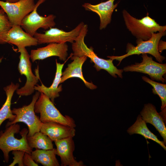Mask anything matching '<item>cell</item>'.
Wrapping results in <instances>:
<instances>
[{
	"instance_id": "cell-1",
	"label": "cell",
	"mask_w": 166,
	"mask_h": 166,
	"mask_svg": "<svg viewBox=\"0 0 166 166\" xmlns=\"http://www.w3.org/2000/svg\"><path fill=\"white\" fill-rule=\"evenodd\" d=\"M88 31L87 25L84 24L81 33L75 41L72 43L73 53L71 54V59L76 57L85 56L89 58L94 65V67L97 71L104 69L115 78L118 77L122 78L123 69H118L113 63V60L104 59L99 57L93 51V48H88L84 42V38Z\"/></svg>"
},
{
	"instance_id": "cell-2",
	"label": "cell",
	"mask_w": 166,
	"mask_h": 166,
	"mask_svg": "<svg viewBox=\"0 0 166 166\" xmlns=\"http://www.w3.org/2000/svg\"><path fill=\"white\" fill-rule=\"evenodd\" d=\"M20 125L15 123L6 127L4 131L0 132V149L6 163L9 161V153L11 151L22 150L30 154L33 151L27 142L28 130L24 128L20 132Z\"/></svg>"
},
{
	"instance_id": "cell-3",
	"label": "cell",
	"mask_w": 166,
	"mask_h": 166,
	"mask_svg": "<svg viewBox=\"0 0 166 166\" xmlns=\"http://www.w3.org/2000/svg\"><path fill=\"white\" fill-rule=\"evenodd\" d=\"M122 15L127 28L137 39L147 41L153 33L166 31V26L160 25L148 14L140 19L131 16L125 10H123Z\"/></svg>"
},
{
	"instance_id": "cell-4",
	"label": "cell",
	"mask_w": 166,
	"mask_h": 166,
	"mask_svg": "<svg viewBox=\"0 0 166 166\" xmlns=\"http://www.w3.org/2000/svg\"><path fill=\"white\" fill-rule=\"evenodd\" d=\"M166 35V31L152 34L151 38L147 41L137 39L136 46L130 43L127 45L125 54L121 56H108L110 59L119 61V65L124 58L134 54L148 53L152 55L160 63H162L165 57L161 55L158 49V45L161 38Z\"/></svg>"
},
{
	"instance_id": "cell-5",
	"label": "cell",
	"mask_w": 166,
	"mask_h": 166,
	"mask_svg": "<svg viewBox=\"0 0 166 166\" xmlns=\"http://www.w3.org/2000/svg\"><path fill=\"white\" fill-rule=\"evenodd\" d=\"M35 113L40 115L39 119L42 123L54 122L73 128L76 127L73 118L67 115L63 116L54 106L50 99L40 93L34 107Z\"/></svg>"
},
{
	"instance_id": "cell-6",
	"label": "cell",
	"mask_w": 166,
	"mask_h": 166,
	"mask_svg": "<svg viewBox=\"0 0 166 166\" xmlns=\"http://www.w3.org/2000/svg\"><path fill=\"white\" fill-rule=\"evenodd\" d=\"M40 93L37 92L33 97L31 103L28 105L19 108H14L12 110L13 113L16 115L14 119L12 121H8L6 127L19 122L26 124L28 128L27 136L33 135L35 133L40 131L42 122L39 118L35 114L34 110L35 103L40 95Z\"/></svg>"
},
{
	"instance_id": "cell-7",
	"label": "cell",
	"mask_w": 166,
	"mask_h": 166,
	"mask_svg": "<svg viewBox=\"0 0 166 166\" xmlns=\"http://www.w3.org/2000/svg\"><path fill=\"white\" fill-rule=\"evenodd\" d=\"M18 49L20 53L18 69L21 75L26 76V80L23 87L16 90V93L20 96H28L34 92V87L40 80L38 70L36 69V75H34L30 61V56L26 49L25 47H18Z\"/></svg>"
},
{
	"instance_id": "cell-8",
	"label": "cell",
	"mask_w": 166,
	"mask_h": 166,
	"mask_svg": "<svg viewBox=\"0 0 166 166\" xmlns=\"http://www.w3.org/2000/svg\"><path fill=\"white\" fill-rule=\"evenodd\" d=\"M142 60L140 63L127 66L124 68L125 72H136L148 75L152 80L165 81L163 77L166 73V64L158 63L153 61L151 56L143 53Z\"/></svg>"
},
{
	"instance_id": "cell-9",
	"label": "cell",
	"mask_w": 166,
	"mask_h": 166,
	"mask_svg": "<svg viewBox=\"0 0 166 166\" xmlns=\"http://www.w3.org/2000/svg\"><path fill=\"white\" fill-rule=\"evenodd\" d=\"M46 0H38L34 10L26 15L22 20L20 26L25 31L34 37L37 30L40 28L47 30L53 27L56 25L54 19L56 16L50 14L46 17L40 15L37 12L39 6Z\"/></svg>"
},
{
	"instance_id": "cell-10",
	"label": "cell",
	"mask_w": 166,
	"mask_h": 166,
	"mask_svg": "<svg viewBox=\"0 0 166 166\" xmlns=\"http://www.w3.org/2000/svg\"><path fill=\"white\" fill-rule=\"evenodd\" d=\"M84 24L83 22H81L73 29L69 32L52 27L45 31L44 33L36 32L34 37L37 39L38 44L67 42L72 43L80 34Z\"/></svg>"
},
{
	"instance_id": "cell-11",
	"label": "cell",
	"mask_w": 166,
	"mask_h": 166,
	"mask_svg": "<svg viewBox=\"0 0 166 166\" xmlns=\"http://www.w3.org/2000/svg\"><path fill=\"white\" fill-rule=\"evenodd\" d=\"M34 0H20L10 3L0 0V6L7 15L13 26H20L24 18L35 6Z\"/></svg>"
},
{
	"instance_id": "cell-12",
	"label": "cell",
	"mask_w": 166,
	"mask_h": 166,
	"mask_svg": "<svg viewBox=\"0 0 166 166\" xmlns=\"http://www.w3.org/2000/svg\"><path fill=\"white\" fill-rule=\"evenodd\" d=\"M68 46L66 42L50 43L45 47L32 50L30 58L34 62L37 60L57 56L61 60L65 61L68 56Z\"/></svg>"
},
{
	"instance_id": "cell-13",
	"label": "cell",
	"mask_w": 166,
	"mask_h": 166,
	"mask_svg": "<svg viewBox=\"0 0 166 166\" xmlns=\"http://www.w3.org/2000/svg\"><path fill=\"white\" fill-rule=\"evenodd\" d=\"M72 137H69L54 141L56 146L57 155L61 159V166H84L81 160L77 161L73 152L75 144Z\"/></svg>"
},
{
	"instance_id": "cell-14",
	"label": "cell",
	"mask_w": 166,
	"mask_h": 166,
	"mask_svg": "<svg viewBox=\"0 0 166 166\" xmlns=\"http://www.w3.org/2000/svg\"><path fill=\"white\" fill-rule=\"evenodd\" d=\"M115 1L109 0L95 5L86 3L83 4L82 6L86 10L94 12L99 15V28L101 30L105 29L111 22L112 14L118 5V3L114 4Z\"/></svg>"
},
{
	"instance_id": "cell-15",
	"label": "cell",
	"mask_w": 166,
	"mask_h": 166,
	"mask_svg": "<svg viewBox=\"0 0 166 166\" xmlns=\"http://www.w3.org/2000/svg\"><path fill=\"white\" fill-rule=\"evenodd\" d=\"M40 132L53 141L69 137H73L76 133L75 128L54 122L42 123Z\"/></svg>"
},
{
	"instance_id": "cell-16",
	"label": "cell",
	"mask_w": 166,
	"mask_h": 166,
	"mask_svg": "<svg viewBox=\"0 0 166 166\" xmlns=\"http://www.w3.org/2000/svg\"><path fill=\"white\" fill-rule=\"evenodd\" d=\"M140 115L146 123L151 124L155 127L163 138L166 145L165 123L162 116L157 112L155 106L151 103L145 104L140 112Z\"/></svg>"
},
{
	"instance_id": "cell-17",
	"label": "cell",
	"mask_w": 166,
	"mask_h": 166,
	"mask_svg": "<svg viewBox=\"0 0 166 166\" xmlns=\"http://www.w3.org/2000/svg\"><path fill=\"white\" fill-rule=\"evenodd\" d=\"M87 58L85 56H82L73 58V61L68 64L67 67L62 73L60 83L70 78L76 77L81 79L87 88L91 89H96L97 86L92 82L87 81L85 79L82 74V66Z\"/></svg>"
},
{
	"instance_id": "cell-18",
	"label": "cell",
	"mask_w": 166,
	"mask_h": 166,
	"mask_svg": "<svg viewBox=\"0 0 166 166\" xmlns=\"http://www.w3.org/2000/svg\"><path fill=\"white\" fill-rule=\"evenodd\" d=\"M6 42L18 47L36 46L37 39L23 31L20 26H13L7 32Z\"/></svg>"
},
{
	"instance_id": "cell-19",
	"label": "cell",
	"mask_w": 166,
	"mask_h": 166,
	"mask_svg": "<svg viewBox=\"0 0 166 166\" xmlns=\"http://www.w3.org/2000/svg\"><path fill=\"white\" fill-rule=\"evenodd\" d=\"M56 70L55 77L52 85L47 87L42 83L41 85H38L34 87L35 90L42 93L47 96L53 102H54L55 98L59 96V93L62 91V89L61 85L58 86L60 84L62 74V69L64 63L61 64L57 62L56 60Z\"/></svg>"
},
{
	"instance_id": "cell-20",
	"label": "cell",
	"mask_w": 166,
	"mask_h": 166,
	"mask_svg": "<svg viewBox=\"0 0 166 166\" xmlns=\"http://www.w3.org/2000/svg\"><path fill=\"white\" fill-rule=\"evenodd\" d=\"M19 86L18 83L15 84L11 82L10 85L3 88L6 94V98L4 103L0 109V127L5 120L8 119L9 121H12L16 117V115L13 113L11 109V101L14 92Z\"/></svg>"
},
{
	"instance_id": "cell-21",
	"label": "cell",
	"mask_w": 166,
	"mask_h": 166,
	"mask_svg": "<svg viewBox=\"0 0 166 166\" xmlns=\"http://www.w3.org/2000/svg\"><path fill=\"white\" fill-rule=\"evenodd\" d=\"M127 132L131 135L134 134H139L142 136L146 139L153 140L159 144L165 150H166V147L164 142L160 140L157 136L150 131L140 115H138L136 122L128 129Z\"/></svg>"
},
{
	"instance_id": "cell-22",
	"label": "cell",
	"mask_w": 166,
	"mask_h": 166,
	"mask_svg": "<svg viewBox=\"0 0 166 166\" xmlns=\"http://www.w3.org/2000/svg\"><path fill=\"white\" fill-rule=\"evenodd\" d=\"M56 149L43 150L36 149L32 151L31 155L33 160L37 163L41 164L44 166H59L57 160Z\"/></svg>"
},
{
	"instance_id": "cell-23",
	"label": "cell",
	"mask_w": 166,
	"mask_h": 166,
	"mask_svg": "<svg viewBox=\"0 0 166 166\" xmlns=\"http://www.w3.org/2000/svg\"><path fill=\"white\" fill-rule=\"evenodd\" d=\"M28 145L31 149L43 150L52 149L53 148L52 140L47 135L39 131L33 135L27 136Z\"/></svg>"
},
{
	"instance_id": "cell-24",
	"label": "cell",
	"mask_w": 166,
	"mask_h": 166,
	"mask_svg": "<svg viewBox=\"0 0 166 166\" xmlns=\"http://www.w3.org/2000/svg\"><path fill=\"white\" fill-rule=\"evenodd\" d=\"M142 78L144 81L150 84L153 87L152 93L154 94H157L160 98L161 101V112L159 113L164 121H166V85L155 81L145 76H142Z\"/></svg>"
},
{
	"instance_id": "cell-25",
	"label": "cell",
	"mask_w": 166,
	"mask_h": 166,
	"mask_svg": "<svg viewBox=\"0 0 166 166\" xmlns=\"http://www.w3.org/2000/svg\"><path fill=\"white\" fill-rule=\"evenodd\" d=\"M12 26L7 14L2 8L0 9V44L6 43V35Z\"/></svg>"
},
{
	"instance_id": "cell-26",
	"label": "cell",
	"mask_w": 166,
	"mask_h": 166,
	"mask_svg": "<svg viewBox=\"0 0 166 166\" xmlns=\"http://www.w3.org/2000/svg\"><path fill=\"white\" fill-rule=\"evenodd\" d=\"M25 152L22 150H14L12 151V154L14 155L13 161L9 166H14L18 164L19 166H24L23 160Z\"/></svg>"
},
{
	"instance_id": "cell-27",
	"label": "cell",
	"mask_w": 166,
	"mask_h": 166,
	"mask_svg": "<svg viewBox=\"0 0 166 166\" xmlns=\"http://www.w3.org/2000/svg\"><path fill=\"white\" fill-rule=\"evenodd\" d=\"M23 163L24 166H38V165L32 158L31 154L25 152L23 158Z\"/></svg>"
},
{
	"instance_id": "cell-28",
	"label": "cell",
	"mask_w": 166,
	"mask_h": 166,
	"mask_svg": "<svg viewBox=\"0 0 166 166\" xmlns=\"http://www.w3.org/2000/svg\"><path fill=\"white\" fill-rule=\"evenodd\" d=\"M158 49L160 53L166 49V42L160 40L158 45Z\"/></svg>"
},
{
	"instance_id": "cell-29",
	"label": "cell",
	"mask_w": 166,
	"mask_h": 166,
	"mask_svg": "<svg viewBox=\"0 0 166 166\" xmlns=\"http://www.w3.org/2000/svg\"><path fill=\"white\" fill-rule=\"evenodd\" d=\"M6 2H8L10 3H14L19 1L20 0H4Z\"/></svg>"
},
{
	"instance_id": "cell-30",
	"label": "cell",
	"mask_w": 166,
	"mask_h": 166,
	"mask_svg": "<svg viewBox=\"0 0 166 166\" xmlns=\"http://www.w3.org/2000/svg\"><path fill=\"white\" fill-rule=\"evenodd\" d=\"M2 58L1 59H0V63L2 61Z\"/></svg>"
}]
</instances>
